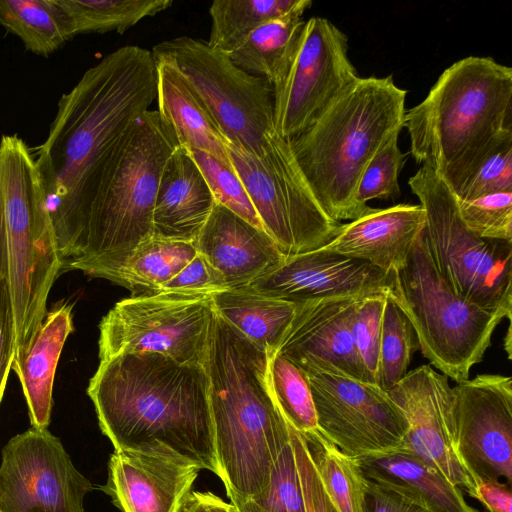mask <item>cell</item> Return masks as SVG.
Segmentation results:
<instances>
[{
	"label": "cell",
	"mask_w": 512,
	"mask_h": 512,
	"mask_svg": "<svg viewBox=\"0 0 512 512\" xmlns=\"http://www.w3.org/2000/svg\"><path fill=\"white\" fill-rule=\"evenodd\" d=\"M230 503L235 507L236 512H264L252 500L233 499L230 500Z\"/></svg>",
	"instance_id": "47"
},
{
	"label": "cell",
	"mask_w": 512,
	"mask_h": 512,
	"mask_svg": "<svg viewBox=\"0 0 512 512\" xmlns=\"http://www.w3.org/2000/svg\"><path fill=\"white\" fill-rule=\"evenodd\" d=\"M202 255L226 280L241 288L270 272L285 258L268 233L215 203L196 241Z\"/></svg>",
	"instance_id": "20"
},
{
	"label": "cell",
	"mask_w": 512,
	"mask_h": 512,
	"mask_svg": "<svg viewBox=\"0 0 512 512\" xmlns=\"http://www.w3.org/2000/svg\"><path fill=\"white\" fill-rule=\"evenodd\" d=\"M311 5L310 0H215L209 8L211 30L207 44L229 55L261 25L301 17Z\"/></svg>",
	"instance_id": "30"
},
{
	"label": "cell",
	"mask_w": 512,
	"mask_h": 512,
	"mask_svg": "<svg viewBox=\"0 0 512 512\" xmlns=\"http://www.w3.org/2000/svg\"><path fill=\"white\" fill-rule=\"evenodd\" d=\"M294 364L306 375L319 431L343 453L359 458L402 444L406 420L379 385L353 378L318 358L305 357Z\"/></svg>",
	"instance_id": "12"
},
{
	"label": "cell",
	"mask_w": 512,
	"mask_h": 512,
	"mask_svg": "<svg viewBox=\"0 0 512 512\" xmlns=\"http://www.w3.org/2000/svg\"><path fill=\"white\" fill-rule=\"evenodd\" d=\"M196 255L192 242L152 237L117 260L98 267L89 276L124 286L133 296L152 294Z\"/></svg>",
	"instance_id": "26"
},
{
	"label": "cell",
	"mask_w": 512,
	"mask_h": 512,
	"mask_svg": "<svg viewBox=\"0 0 512 512\" xmlns=\"http://www.w3.org/2000/svg\"><path fill=\"white\" fill-rule=\"evenodd\" d=\"M179 512H236L231 503H226L212 492L191 491Z\"/></svg>",
	"instance_id": "46"
},
{
	"label": "cell",
	"mask_w": 512,
	"mask_h": 512,
	"mask_svg": "<svg viewBox=\"0 0 512 512\" xmlns=\"http://www.w3.org/2000/svg\"><path fill=\"white\" fill-rule=\"evenodd\" d=\"M386 294L361 298L355 307L351 332L362 362L378 385L379 355Z\"/></svg>",
	"instance_id": "39"
},
{
	"label": "cell",
	"mask_w": 512,
	"mask_h": 512,
	"mask_svg": "<svg viewBox=\"0 0 512 512\" xmlns=\"http://www.w3.org/2000/svg\"><path fill=\"white\" fill-rule=\"evenodd\" d=\"M252 501L264 512H305L291 443L277 459L265 493Z\"/></svg>",
	"instance_id": "40"
},
{
	"label": "cell",
	"mask_w": 512,
	"mask_h": 512,
	"mask_svg": "<svg viewBox=\"0 0 512 512\" xmlns=\"http://www.w3.org/2000/svg\"><path fill=\"white\" fill-rule=\"evenodd\" d=\"M398 136L388 140L362 173L356 202L363 209L368 207L367 202L372 199H395L401 194L398 177L408 154L400 150Z\"/></svg>",
	"instance_id": "38"
},
{
	"label": "cell",
	"mask_w": 512,
	"mask_h": 512,
	"mask_svg": "<svg viewBox=\"0 0 512 512\" xmlns=\"http://www.w3.org/2000/svg\"><path fill=\"white\" fill-rule=\"evenodd\" d=\"M188 152L206 180L215 203L264 230L252 201L235 171L206 152L196 149Z\"/></svg>",
	"instance_id": "36"
},
{
	"label": "cell",
	"mask_w": 512,
	"mask_h": 512,
	"mask_svg": "<svg viewBox=\"0 0 512 512\" xmlns=\"http://www.w3.org/2000/svg\"><path fill=\"white\" fill-rule=\"evenodd\" d=\"M178 146L158 110L144 112L115 142L95 177L83 251L67 271L89 276L153 237L160 178Z\"/></svg>",
	"instance_id": "6"
},
{
	"label": "cell",
	"mask_w": 512,
	"mask_h": 512,
	"mask_svg": "<svg viewBox=\"0 0 512 512\" xmlns=\"http://www.w3.org/2000/svg\"><path fill=\"white\" fill-rule=\"evenodd\" d=\"M366 480L365 512H433L419 498L391 486Z\"/></svg>",
	"instance_id": "43"
},
{
	"label": "cell",
	"mask_w": 512,
	"mask_h": 512,
	"mask_svg": "<svg viewBox=\"0 0 512 512\" xmlns=\"http://www.w3.org/2000/svg\"><path fill=\"white\" fill-rule=\"evenodd\" d=\"M358 78L346 34L326 18L308 19L287 77L274 91L278 134L290 139L303 132Z\"/></svg>",
	"instance_id": "14"
},
{
	"label": "cell",
	"mask_w": 512,
	"mask_h": 512,
	"mask_svg": "<svg viewBox=\"0 0 512 512\" xmlns=\"http://www.w3.org/2000/svg\"><path fill=\"white\" fill-rule=\"evenodd\" d=\"M223 275L202 255H197L173 278L154 292H175L191 295H210L227 290Z\"/></svg>",
	"instance_id": "42"
},
{
	"label": "cell",
	"mask_w": 512,
	"mask_h": 512,
	"mask_svg": "<svg viewBox=\"0 0 512 512\" xmlns=\"http://www.w3.org/2000/svg\"><path fill=\"white\" fill-rule=\"evenodd\" d=\"M301 435L322 485L337 510L365 512L367 480L358 460L343 453L319 429Z\"/></svg>",
	"instance_id": "32"
},
{
	"label": "cell",
	"mask_w": 512,
	"mask_h": 512,
	"mask_svg": "<svg viewBox=\"0 0 512 512\" xmlns=\"http://www.w3.org/2000/svg\"><path fill=\"white\" fill-rule=\"evenodd\" d=\"M386 295L410 322L424 357L457 383L469 379L495 328L508 318L457 294L437 271L421 233L405 266L392 273Z\"/></svg>",
	"instance_id": "9"
},
{
	"label": "cell",
	"mask_w": 512,
	"mask_h": 512,
	"mask_svg": "<svg viewBox=\"0 0 512 512\" xmlns=\"http://www.w3.org/2000/svg\"><path fill=\"white\" fill-rule=\"evenodd\" d=\"M73 306L60 302L47 311L26 353L12 362L27 404L31 427L48 429L58 362L73 332Z\"/></svg>",
	"instance_id": "23"
},
{
	"label": "cell",
	"mask_w": 512,
	"mask_h": 512,
	"mask_svg": "<svg viewBox=\"0 0 512 512\" xmlns=\"http://www.w3.org/2000/svg\"><path fill=\"white\" fill-rule=\"evenodd\" d=\"M457 204L460 217L471 232L485 239L512 242V192L457 200Z\"/></svg>",
	"instance_id": "37"
},
{
	"label": "cell",
	"mask_w": 512,
	"mask_h": 512,
	"mask_svg": "<svg viewBox=\"0 0 512 512\" xmlns=\"http://www.w3.org/2000/svg\"><path fill=\"white\" fill-rule=\"evenodd\" d=\"M407 91L393 76L359 77L307 129L289 139L295 161L316 201L334 221L354 220L368 163L403 128Z\"/></svg>",
	"instance_id": "4"
},
{
	"label": "cell",
	"mask_w": 512,
	"mask_h": 512,
	"mask_svg": "<svg viewBox=\"0 0 512 512\" xmlns=\"http://www.w3.org/2000/svg\"><path fill=\"white\" fill-rule=\"evenodd\" d=\"M289 431L305 512H339L322 485L303 436L291 426Z\"/></svg>",
	"instance_id": "41"
},
{
	"label": "cell",
	"mask_w": 512,
	"mask_h": 512,
	"mask_svg": "<svg viewBox=\"0 0 512 512\" xmlns=\"http://www.w3.org/2000/svg\"><path fill=\"white\" fill-rule=\"evenodd\" d=\"M212 301L216 314L268 352L278 350L298 305L247 286L213 294Z\"/></svg>",
	"instance_id": "27"
},
{
	"label": "cell",
	"mask_w": 512,
	"mask_h": 512,
	"mask_svg": "<svg viewBox=\"0 0 512 512\" xmlns=\"http://www.w3.org/2000/svg\"><path fill=\"white\" fill-rule=\"evenodd\" d=\"M504 340H505L504 341V346H505V348L507 350L508 358H510V356H511V351H510L511 350V326H510V324L508 326L507 335L504 338Z\"/></svg>",
	"instance_id": "48"
},
{
	"label": "cell",
	"mask_w": 512,
	"mask_h": 512,
	"mask_svg": "<svg viewBox=\"0 0 512 512\" xmlns=\"http://www.w3.org/2000/svg\"><path fill=\"white\" fill-rule=\"evenodd\" d=\"M215 200L197 164L178 146L162 172L153 209V237L195 241Z\"/></svg>",
	"instance_id": "22"
},
{
	"label": "cell",
	"mask_w": 512,
	"mask_h": 512,
	"mask_svg": "<svg viewBox=\"0 0 512 512\" xmlns=\"http://www.w3.org/2000/svg\"><path fill=\"white\" fill-rule=\"evenodd\" d=\"M403 128L419 164L444 174L505 129H512V68L469 56L446 68L423 101L405 111Z\"/></svg>",
	"instance_id": "7"
},
{
	"label": "cell",
	"mask_w": 512,
	"mask_h": 512,
	"mask_svg": "<svg viewBox=\"0 0 512 512\" xmlns=\"http://www.w3.org/2000/svg\"><path fill=\"white\" fill-rule=\"evenodd\" d=\"M391 276L364 261L320 248L285 257L247 287L265 296L300 303L387 294Z\"/></svg>",
	"instance_id": "17"
},
{
	"label": "cell",
	"mask_w": 512,
	"mask_h": 512,
	"mask_svg": "<svg viewBox=\"0 0 512 512\" xmlns=\"http://www.w3.org/2000/svg\"><path fill=\"white\" fill-rule=\"evenodd\" d=\"M488 512H512L511 487L501 481H480L475 498Z\"/></svg>",
	"instance_id": "45"
},
{
	"label": "cell",
	"mask_w": 512,
	"mask_h": 512,
	"mask_svg": "<svg viewBox=\"0 0 512 512\" xmlns=\"http://www.w3.org/2000/svg\"><path fill=\"white\" fill-rule=\"evenodd\" d=\"M14 358V328L9 292L0 272V405Z\"/></svg>",
	"instance_id": "44"
},
{
	"label": "cell",
	"mask_w": 512,
	"mask_h": 512,
	"mask_svg": "<svg viewBox=\"0 0 512 512\" xmlns=\"http://www.w3.org/2000/svg\"><path fill=\"white\" fill-rule=\"evenodd\" d=\"M305 22L298 16L269 21L255 29L228 57L238 68L263 78L275 91L287 77Z\"/></svg>",
	"instance_id": "28"
},
{
	"label": "cell",
	"mask_w": 512,
	"mask_h": 512,
	"mask_svg": "<svg viewBox=\"0 0 512 512\" xmlns=\"http://www.w3.org/2000/svg\"><path fill=\"white\" fill-rule=\"evenodd\" d=\"M441 176L459 201L512 192V129L498 132Z\"/></svg>",
	"instance_id": "29"
},
{
	"label": "cell",
	"mask_w": 512,
	"mask_h": 512,
	"mask_svg": "<svg viewBox=\"0 0 512 512\" xmlns=\"http://www.w3.org/2000/svg\"><path fill=\"white\" fill-rule=\"evenodd\" d=\"M268 382L289 426L301 434L318 430L311 390L303 371L278 352H269Z\"/></svg>",
	"instance_id": "34"
},
{
	"label": "cell",
	"mask_w": 512,
	"mask_h": 512,
	"mask_svg": "<svg viewBox=\"0 0 512 512\" xmlns=\"http://www.w3.org/2000/svg\"><path fill=\"white\" fill-rule=\"evenodd\" d=\"M214 315L210 295L158 292L125 298L99 324V360L153 352L205 367Z\"/></svg>",
	"instance_id": "11"
},
{
	"label": "cell",
	"mask_w": 512,
	"mask_h": 512,
	"mask_svg": "<svg viewBox=\"0 0 512 512\" xmlns=\"http://www.w3.org/2000/svg\"><path fill=\"white\" fill-rule=\"evenodd\" d=\"M155 63L158 112L172 127L179 145L206 152L233 169L227 143L205 103L177 68Z\"/></svg>",
	"instance_id": "24"
},
{
	"label": "cell",
	"mask_w": 512,
	"mask_h": 512,
	"mask_svg": "<svg viewBox=\"0 0 512 512\" xmlns=\"http://www.w3.org/2000/svg\"><path fill=\"white\" fill-rule=\"evenodd\" d=\"M87 394L114 450L174 455L219 477L204 366L119 354L99 360Z\"/></svg>",
	"instance_id": "2"
},
{
	"label": "cell",
	"mask_w": 512,
	"mask_h": 512,
	"mask_svg": "<svg viewBox=\"0 0 512 512\" xmlns=\"http://www.w3.org/2000/svg\"><path fill=\"white\" fill-rule=\"evenodd\" d=\"M155 62L173 65L208 108L230 146L280 174L299 172L289 139L274 122V90L260 77L238 68L207 42L180 36L156 44Z\"/></svg>",
	"instance_id": "8"
},
{
	"label": "cell",
	"mask_w": 512,
	"mask_h": 512,
	"mask_svg": "<svg viewBox=\"0 0 512 512\" xmlns=\"http://www.w3.org/2000/svg\"><path fill=\"white\" fill-rule=\"evenodd\" d=\"M361 298L300 302L276 352L296 362L305 357L329 362L358 380L376 384L355 347L351 324Z\"/></svg>",
	"instance_id": "19"
},
{
	"label": "cell",
	"mask_w": 512,
	"mask_h": 512,
	"mask_svg": "<svg viewBox=\"0 0 512 512\" xmlns=\"http://www.w3.org/2000/svg\"><path fill=\"white\" fill-rule=\"evenodd\" d=\"M268 358L215 312L205 369L219 478L230 500L262 496L290 443L270 391Z\"/></svg>",
	"instance_id": "3"
},
{
	"label": "cell",
	"mask_w": 512,
	"mask_h": 512,
	"mask_svg": "<svg viewBox=\"0 0 512 512\" xmlns=\"http://www.w3.org/2000/svg\"><path fill=\"white\" fill-rule=\"evenodd\" d=\"M0 272L11 301L17 360L35 337L61 274L35 156L17 134L0 139Z\"/></svg>",
	"instance_id": "5"
},
{
	"label": "cell",
	"mask_w": 512,
	"mask_h": 512,
	"mask_svg": "<svg viewBox=\"0 0 512 512\" xmlns=\"http://www.w3.org/2000/svg\"><path fill=\"white\" fill-rule=\"evenodd\" d=\"M457 446L471 475L512 486V378L480 374L452 387Z\"/></svg>",
	"instance_id": "16"
},
{
	"label": "cell",
	"mask_w": 512,
	"mask_h": 512,
	"mask_svg": "<svg viewBox=\"0 0 512 512\" xmlns=\"http://www.w3.org/2000/svg\"><path fill=\"white\" fill-rule=\"evenodd\" d=\"M413 328L401 310L387 297L383 312L378 385L388 391L406 374L418 349Z\"/></svg>",
	"instance_id": "35"
},
{
	"label": "cell",
	"mask_w": 512,
	"mask_h": 512,
	"mask_svg": "<svg viewBox=\"0 0 512 512\" xmlns=\"http://www.w3.org/2000/svg\"><path fill=\"white\" fill-rule=\"evenodd\" d=\"M424 210L420 231L430 257L460 296L512 316V242L485 239L460 217L457 199L443 177L422 165L408 180Z\"/></svg>",
	"instance_id": "10"
},
{
	"label": "cell",
	"mask_w": 512,
	"mask_h": 512,
	"mask_svg": "<svg viewBox=\"0 0 512 512\" xmlns=\"http://www.w3.org/2000/svg\"><path fill=\"white\" fill-rule=\"evenodd\" d=\"M151 51L127 45L84 72L58 102L46 140L34 153L61 273L82 253L91 193L103 159L157 99Z\"/></svg>",
	"instance_id": "1"
},
{
	"label": "cell",
	"mask_w": 512,
	"mask_h": 512,
	"mask_svg": "<svg viewBox=\"0 0 512 512\" xmlns=\"http://www.w3.org/2000/svg\"><path fill=\"white\" fill-rule=\"evenodd\" d=\"M93 489L48 429L31 427L2 448L0 512H84Z\"/></svg>",
	"instance_id": "13"
},
{
	"label": "cell",
	"mask_w": 512,
	"mask_h": 512,
	"mask_svg": "<svg viewBox=\"0 0 512 512\" xmlns=\"http://www.w3.org/2000/svg\"><path fill=\"white\" fill-rule=\"evenodd\" d=\"M423 223L420 204L368 207L358 218L341 224L335 237L322 248L392 274L405 266Z\"/></svg>",
	"instance_id": "21"
},
{
	"label": "cell",
	"mask_w": 512,
	"mask_h": 512,
	"mask_svg": "<svg viewBox=\"0 0 512 512\" xmlns=\"http://www.w3.org/2000/svg\"><path fill=\"white\" fill-rule=\"evenodd\" d=\"M72 37L83 33H124L146 17L168 9L171 0H57Z\"/></svg>",
	"instance_id": "33"
},
{
	"label": "cell",
	"mask_w": 512,
	"mask_h": 512,
	"mask_svg": "<svg viewBox=\"0 0 512 512\" xmlns=\"http://www.w3.org/2000/svg\"><path fill=\"white\" fill-rule=\"evenodd\" d=\"M200 470L174 455L114 450L100 489L121 512H179Z\"/></svg>",
	"instance_id": "18"
},
{
	"label": "cell",
	"mask_w": 512,
	"mask_h": 512,
	"mask_svg": "<svg viewBox=\"0 0 512 512\" xmlns=\"http://www.w3.org/2000/svg\"><path fill=\"white\" fill-rule=\"evenodd\" d=\"M387 393L407 423L398 449L432 466L475 498L478 482L458 452L454 396L448 377L422 365L407 372Z\"/></svg>",
	"instance_id": "15"
},
{
	"label": "cell",
	"mask_w": 512,
	"mask_h": 512,
	"mask_svg": "<svg viewBox=\"0 0 512 512\" xmlns=\"http://www.w3.org/2000/svg\"><path fill=\"white\" fill-rule=\"evenodd\" d=\"M364 476L422 500L433 512H479L439 471L398 448L356 458Z\"/></svg>",
	"instance_id": "25"
},
{
	"label": "cell",
	"mask_w": 512,
	"mask_h": 512,
	"mask_svg": "<svg viewBox=\"0 0 512 512\" xmlns=\"http://www.w3.org/2000/svg\"><path fill=\"white\" fill-rule=\"evenodd\" d=\"M0 25L28 51L45 57L73 38L57 0H0Z\"/></svg>",
	"instance_id": "31"
}]
</instances>
